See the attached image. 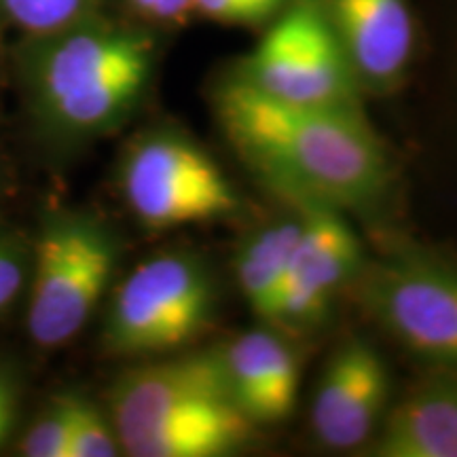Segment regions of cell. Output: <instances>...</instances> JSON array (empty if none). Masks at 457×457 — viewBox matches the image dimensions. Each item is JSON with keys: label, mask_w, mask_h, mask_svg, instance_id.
<instances>
[{"label": "cell", "mask_w": 457, "mask_h": 457, "mask_svg": "<svg viewBox=\"0 0 457 457\" xmlns=\"http://www.w3.org/2000/svg\"><path fill=\"white\" fill-rule=\"evenodd\" d=\"M214 111L239 157L288 202L370 208L390 185V159L364 112L282 102L228 74Z\"/></svg>", "instance_id": "obj_1"}, {"label": "cell", "mask_w": 457, "mask_h": 457, "mask_svg": "<svg viewBox=\"0 0 457 457\" xmlns=\"http://www.w3.org/2000/svg\"><path fill=\"white\" fill-rule=\"evenodd\" d=\"M26 62L32 108L47 134L66 142L102 138L128 121L155 71V38L91 17L37 38Z\"/></svg>", "instance_id": "obj_2"}, {"label": "cell", "mask_w": 457, "mask_h": 457, "mask_svg": "<svg viewBox=\"0 0 457 457\" xmlns=\"http://www.w3.org/2000/svg\"><path fill=\"white\" fill-rule=\"evenodd\" d=\"M108 415L131 457H228L256 428L231 398L216 350L125 370L108 394Z\"/></svg>", "instance_id": "obj_3"}, {"label": "cell", "mask_w": 457, "mask_h": 457, "mask_svg": "<svg viewBox=\"0 0 457 457\" xmlns=\"http://www.w3.org/2000/svg\"><path fill=\"white\" fill-rule=\"evenodd\" d=\"M219 305L208 265L191 253L142 261L114 290L104 347L123 358H162L202 339Z\"/></svg>", "instance_id": "obj_4"}, {"label": "cell", "mask_w": 457, "mask_h": 457, "mask_svg": "<svg viewBox=\"0 0 457 457\" xmlns=\"http://www.w3.org/2000/svg\"><path fill=\"white\" fill-rule=\"evenodd\" d=\"M119 239L89 212H54L34 245L28 333L41 347L66 345L94 312L114 276Z\"/></svg>", "instance_id": "obj_5"}, {"label": "cell", "mask_w": 457, "mask_h": 457, "mask_svg": "<svg viewBox=\"0 0 457 457\" xmlns=\"http://www.w3.org/2000/svg\"><path fill=\"white\" fill-rule=\"evenodd\" d=\"M231 74L290 104L362 112V91L320 0H293Z\"/></svg>", "instance_id": "obj_6"}, {"label": "cell", "mask_w": 457, "mask_h": 457, "mask_svg": "<svg viewBox=\"0 0 457 457\" xmlns=\"http://www.w3.org/2000/svg\"><path fill=\"white\" fill-rule=\"evenodd\" d=\"M121 193L129 212L151 231L231 219L236 187L202 146L179 131L140 136L121 163Z\"/></svg>", "instance_id": "obj_7"}, {"label": "cell", "mask_w": 457, "mask_h": 457, "mask_svg": "<svg viewBox=\"0 0 457 457\" xmlns=\"http://www.w3.org/2000/svg\"><path fill=\"white\" fill-rule=\"evenodd\" d=\"M362 303L411 356L457 373V265L421 253L364 265Z\"/></svg>", "instance_id": "obj_8"}, {"label": "cell", "mask_w": 457, "mask_h": 457, "mask_svg": "<svg viewBox=\"0 0 457 457\" xmlns=\"http://www.w3.org/2000/svg\"><path fill=\"white\" fill-rule=\"evenodd\" d=\"M290 204L301 208L303 227L270 327L299 333L313 330L330 316L337 296L360 278L367 259L341 210L305 199Z\"/></svg>", "instance_id": "obj_9"}, {"label": "cell", "mask_w": 457, "mask_h": 457, "mask_svg": "<svg viewBox=\"0 0 457 457\" xmlns=\"http://www.w3.org/2000/svg\"><path fill=\"white\" fill-rule=\"evenodd\" d=\"M387 400L386 360L369 341H345L330 356L313 392V434L322 447L335 451L364 447L384 421Z\"/></svg>", "instance_id": "obj_10"}, {"label": "cell", "mask_w": 457, "mask_h": 457, "mask_svg": "<svg viewBox=\"0 0 457 457\" xmlns=\"http://www.w3.org/2000/svg\"><path fill=\"white\" fill-rule=\"evenodd\" d=\"M362 94H392L417 47L411 0H320Z\"/></svg>", "instance_id": "obj_11"}, {"label": "cell", "mask_w": 457, "mask_h": 457, "mask_svg": "<svg viewBox=\"0 0 457 457\" xmlns=\"http://www.w3.org/2000/svg\"><path fill=\"white\" fill-rule=\"evenodd\" d=\"M231 398L254 426H271L293 415L301 364L282 330L265 324L214 347Z\"/></svg>", "instance_id": "obj_12"}, {"label": "cell", "mask_w": 457, "mask_h": 457, "mask_svg": "<svg viewBox=\"0 0 457 457\" xmlns=\"http://www.w3.org/2000/svg\"><path fill=\"white\" fill-rule=\"evenodd\" d=\"M370 453L457 457V373L443 370L387 411Z\"/></svg>", "instance_id": "obj_13"}, {"label": "cell", "mask_w": 457, "mask_h": 457, "mask_svg": "<svg viewBox=\"0 0 457 457\" xmlns=\"http://www.w3.org/2000/svg\"><path fill=\"white\" fill-rule=\"evenodd\" d=\"M288 214L256 227L237 245L233 256V276L245 305L262 324H270L282 290L290 256L303 227V212L296 204Z\"/></svg>", "instance_id": "obj_14"}, {"label": "cell", "mask_w": 457, "mask_h": 457, "mask_svg": "<svg viewBox=\"0 0 457 457\" xmlns=\"http://www.w3.org/2000/svg\"><path fill=\"white\" fill-rule=\"evenodd\" d=\"M100 0H0L4 15L34 38L49 37L96 17Z\"/></svg>", "instance_id": "obj_15"}, {"label": "cell", "mask_w": 457, "mask_h": 457, "mask_svg": "<svg viewBox=\"0 0 457 457\" xmlns=\"http://www.w3.org/2000/svg\"><path fill=\"white\" fill-rule=\"evenodd\" d=\"M72 424L74 394L51 400L21 438V453L26 457H71Z\"/></svg>", "instance_id": "obj_16"}, {"label": "cell", "mask_w": 457, "mask_h": 457, "mask_svg": "<svg viewBox=\"0 0 457 457\" xmlns=\"http://www.w3.org/2000/svg\"><path fill=\"white\" fill-rule=\"evenodd\" d=\"M121 453L123 449L111 415L89 398L74 396L71 457H114Z\"/></svg>", "instance_id": "obj_17"}, {"label": "cell", "mask_w": 457, "mask_h": 457, "mask_svg": "<svg viewBox=\"0 0 457 457\" xmlns=\"http://www.w3.org/2000/svg\"><path fill=\"white\" fill-rule=\"evenodd\" d=\"M293 0H193V11L222 26L265 28Z\"/></svg>", "instance_id": "obj_18"}, {"label": "cell", "mask_w": 457, "mask_h": 457, "mask_svg": "<svg viewBox=\"0 0 457 457\" xmlns=\"http://www.w3.org/2000/svg\"><path fill=\"white\" fill-rule=\"evenodd\" d=\"M28 279V254L15 237L0 233V313L20 296Z\"/></svg>", "instance_id": "obj_19"}, {"label": "cell", "mask_w": 457, "mask_h": 457, "mask_svg": "<svg viewBox=\"0 0 457 457\" xmlns=\"http://www.w3.org/2000/svg\"><path fill=\"white\" fill-rule=\"evenodd\" d=\"M21 407V381L7 364H0V449L13 436L20 420Z\"/></svg>", "instance_id": "obj_20"}, {"label": "cell", "mask_w": 457, "mask_h": 457, "mask_svg": "<svg viewBox=\"0 0 457 457\" xmlns=\"http://www.w3.org/2000/svg\"><path fill=\"white\" fill-rule=\"evenodd\" d=\"M128 3L140 17L155 24L174 26L195 15L193 0H128Z\"/></svg>", "instance_id": "obj_21"}]
</instances>
